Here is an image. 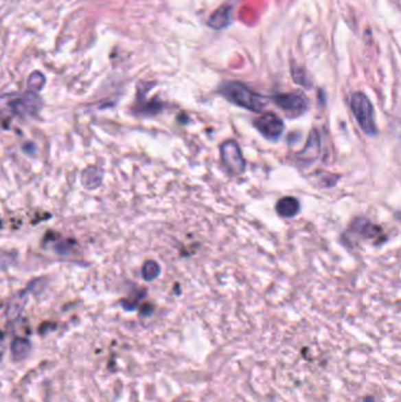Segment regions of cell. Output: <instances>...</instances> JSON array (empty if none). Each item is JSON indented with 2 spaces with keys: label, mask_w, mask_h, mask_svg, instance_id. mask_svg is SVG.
Segmentation results:
<instances>
[{
  "label": "cell",
  "mask_w": 401,
  "mask_h": 402,
  "mask_svg": "<svg viewBox=\"0 0 401 402\" xmlns=\"http://www.w3.org/2000/svg\"><path fill=\"white\" fill-rule=\"evenodd\" d=\"M220 92L224 97L234 105L260 113L265 110L267 105L266 98L262 94L254 92L253 89L242 82H225L220 87Z\"/></svg>",
  "instance_id": "6da1fadb"
},
{
  "label": "cell",
  "mask_w": 401,
  "mask_h": 402,
  "mask_svg": "<svg viewBox=\"0 0 401 402\" xmlns=\"http://www.w3.org/2000/svg\"><path fill=\"white\" fill-rule=\"evenodd\" d=\"M351 110L365 133L369 137L377 135L378 129L374 119V109L366 94L363 92H356L353 94L351 98Z\"/></svg>",
  "instance_id": "7a4b0ae2"
},
{
  "label": "cell",
  "mask_w": 401,
  "mask_h": 402,
  "mask_svg": "<svg viewBox=\"0 0 401 402\" xmlns=\"http://www.w3.org/2000/svg\"><path fill=\"white\" fill-rule=\"evenodd\" d=\"M221 160L226 170L232 175H242L245 171V160L240 147L233 140L225 142L220 147Z\"/></svg>",
  "instance_id": "3957f363"
},
{
  "label": "cell",
  "mask_w": 401,
  "mask_h": 402,
  "mask_svg": "<svg viewBox=\"0 0 401 402\" xmlns=\"http://www.w3.org/2000/svg\"><path fill=\"white\" fill-rule=\"evenodd\" d=\"M254 126L260 133L272 142L278 140L285 131V124L275 113H264L254 120Z\"/></svg>",
  "instance_id": "277c9868"
},
{
  "label": "cell",
  "mask_w": 401,
  "mask_h": 402,
  "mask_svg": "<svg viewBox=\"0 0 401 402\" xmlns=\"http://www.w3.org/2000/svg\"><path fill=\"white\" fill-rule=\"evenodd\" d=\"M273 99L280 109H283L284 111H287L290 113L303 114V112H306V97L300 92L278 94Z\"/></svg>",
  "instance_id": "5b68a950"
},
{
  "label": "cell",
  "mask_w": 401,
  "mask_h": 402,
  "mask_svg": "<svg viewBox=\"0 0 401 402\" xmlns=\"http://www.w3.org/2000/svg\"><path fill=\"white\" fill-rule=\"evenodd\" d=\"M41 100L37 94L30 92L21 98H18L16 100L11 102V109L13 112L19 115H32L37 113L41 110Z\"/></svg>",
  "instance_id": "8992f818"
},
{
  "label": "cell",
  "mask_w": 401,
  "mask_h": 402,
  "mask_svg": "<svg viewBox=\"0 0 401 402\" xmlns=\"http://www.w3.org/2000/svg\"><path fill=\"white\" fill-rule=\"evenodd\" d=\"M82 185L84 188L89 191L97 190L98 187L102 186V180H104V170L99 166H89L82 171Z\"/></svg>",
  "instance_id": "52a82bcc"
},
{
  "label": "cell",
  "mask_w": 401,
  "mask_h": 402,
  "mask_svg": "<svg viewBox=\"0 0 401 402\" xmlns=\"http://www.w3.org/2000/svg\"><path fill=\"white\" fill-rule=\"evenodd\" d=\"M278 214L283 218H293L299 213L300 203L293 197H286L279 200L275 206Z\"/></svg>",
  "instance_id": "ba28073f"
},
{
  "label": "cell",
  "mask_w": 401,
  "mask_h": 402,
  "mask_svg": "<svg viewBox=\"0 0 401 402\" xmlns=\"http://www.w3.org/2000/svg\"><path fill=\"white\" fill-rule=\"evenodd\" d=\"M231 13H232V8L229 6L218 8L209 19V26L214 30L225 29L231 23Z\"/></svg>",
  "instance_id": "9c48e42d"
},
{
  "label": "cell",
  "mask_w": 401,
  "mask_h": 402,
  "mask_svg": "<svg viewBox=\"0 0 401 402\" xmlns=\"http://www.w3.org/2000/svg\"><path fill=\"white\" fill-rule=\"evenodd\" d=\"M30 350H31V344L27 339L16 337L11 344V353H12L14 361H21V360L26 359L29 355Z\"/></svg>",
  "instance_id": "30bf717a"
},
{
  "label": "cell",
  "mask_w": 401,
  "mask_h": 402,
  "mask_svg": "<svg viewBox=\"0 0 401 402\" xmlns=\"http://www.w3.org/2000/svg\"><path fill=\"white\" fill-rule=\"evenodd\" d=\"M26 304H27V295L25 293L13 298L12 300L10 301L8 309H6V315H8V319H16V317H19L21 312L24 311Z\"/></svg>",
  "instance_id": "8fae6325"
},
{
  "label": "cell",
  "mask_w": 401,
  "mask_h": 402,
  "mask_svg": "<svg viewBox=\"0 0 401 402\" xmlns=\"http://www.w3.org/2000/svg\"><path fill=\"white\" fill-rule=\"evenodd\" d=\"M320 150V138L318 133L315 132V131H312L311 135H310V138H308V142H307L306 146L303 148L301 152H300L299 155L301 158L307 159V160H310V159H314L318 153H319Z\"/></svg>",
  "instance_id": "7c38bea8"
},
{
  "label": "cell",
  "mask_w": 401,
  "mask_h": 402,
  "mask_svg": "<svg viewBox=\"0 0 401 402\" xmlns=\"http://www.w3.org/2000/svg\"><path fill=\"white\" fill-rule=\"evenodd\" d=\"M144 279L146 281H153L157 279L160 274L159 265L157 264L156 261L148 260L144 264L143 266Z\"/></svg>",
  "instance_id": "4fadbf2b"
},
{
  "label": "cell",
  "mask_w": 401,
  "mask_h": 402,
  "mask_svg": "<svg viewBox=\"0 0 401 402\" xmlns=\"http://www.w3.org/2000/svg\"><path fill=\"white\" fill-rule=\"evenodd\" d=\"M45 85V78L41 74H33L29 79V87L32 91H41L43 87Z\"/></svg>",
  "instance_id": "5bb4252c"
}]
</instances>
